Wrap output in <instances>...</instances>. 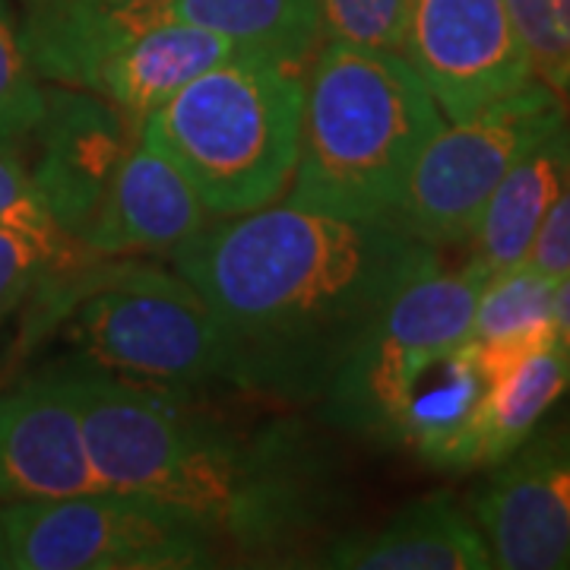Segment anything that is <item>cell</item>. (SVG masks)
Wrapping results in <instances>:
<instances>
[{
    "label": "cell",
    "instance_id": "cell-27",
    "mask_svg": "<svg viewBox=\"0 0 570 570\" xmlns=\"http://www.w3.org/2000/svg\"><path fill=\"white\" fill-rule=\"evenodd\" d=\"M527 264L542 269L551 279H561L570 273V184L549 209L546 223L532 242Z\"/></svg>",
    "mask_w": 570,
    "mask_h": 570
},
{
    "label": "cell",
    "instance_id": "cell-25",
    "mask_svg": "<svg viewBox=\"0 0 570 570\" xmlns=\"http://www.w3.org/2000/svg\"><path fill=\"white\" fill-rule=\"evenodd\" d=\"M409 0H321L324 41L403 51Z\"/></svg>",
    "mask_w": 570,
    "mask_h": 570
},
{
    "label": "cell",
    "instance_id": "cell-4",
    "mask_svg": "<svg viewBox=\"0 0 570 570\" xmlns=\"http://www.w3.org/2000/svg\"><path fill=\"white\" fill-rule=\"evenodd\" d=\"M305 73L232 55L206 67L140 124L213 216H242L283 200L302 149Z\"/></svg>",
    "mask_w": 570,
    "mask_h": 570
},
{
    "label": "cell",
    "instance_id": "cell-10",
    "mask_svg": "<svg viewBox=\"0 0 570 570\" xmlns=\"http://www.w3.org/2000/svg\"><path fill=\"white\" fill-rule=\"evenodd\" d=\"M494 568H570V422L535 428L472 498Z\"/></svg>",
    "mask_w": 570,
    "mask_h": 570
},
{
    "label": "cell",
    "instance_id": "cell-30",
    "mask_svg": "<svg viewBox=\"0 0 570 570\" xmlns=\"http://www.w3.org/2000/svg\"><path fill=\"white\" fill-rule=\"evenodd\" d=\"M29 3H41V0H29Z\"/></svg>",
    "mask_w": 570,
    "mask_h": 570
},
{
    "label": "cell",
    "instance_id": "cell-19",
    "mask_svg": "<svg viewBox=\"0 0 570 570\" xmlns=\"http://www.w3.org/2000/svg\"><path fill=\"white\" fill-rule=\"evenodd\" d=\"M554 283L558 279L532 264H517L485 279L469 333V346L485 381L501 377L535 352L558 346L551 317Z\"/></svg>",
    "mask_w": 570,
    "mask_h": 570
},
{
    "label": "cell",
    "instance_id": "cell-18",
    "mask_svg": "<svg viewBox=\"0 0 570 570\" xmlns=\"http://www.w3.org/2000/svg\"><path fill=\"white\" fill-rule=\"evenodd\" d=\"M232 55L235 48L223 36L190 22L165 20L124 48L105 70L96 96L118 105L140 127L142 118L168 102L184 82Z\"/></svg>",
    "mask_w": 570,
    "mask_h": 570
},
{
    "label": "cell",
    "instance_id": "cell-5",
    "mask_svg": "<svg viewBox=\"0 0 570 570\" xmlns=\"http://www.w3.org/2000/svg\"><path fill=\"white\" fill-rule=\"evenodd\" d=\"M67 326L86 365L124 381L190 390L232 381L216 314L178 273L127 257L51 269L32 288L29 336Z\"/></svg>",
    "mask_w": 570,
    "mask_h": 570
},
{
    "label": "cell",
    "instance_id": "cell-3",
    "mask_svg": "<svg viewBox=\"0 0 570 570\" xmlns=\"http://www.w3.org/2000/svg\"><path fill=\"white\" fill-rule=\"evenodd\" d=\"M444 111L403 51L326 39L305 80L302 149L285 204L390 225Z\"/></svg>",
    "mask_w": 570,
    "mask_h": 570
},
{
    "label": "cell",
    "instance_id": "cell-28",
    "mask_svg": "<svg viewBox=\"0 0 570 570\" xmlns=\"http://www.w3.org/2000/svg\"><path fill=\"white\" fill-rule=\"evenodd\" d=\"M551 317H554V343L570 358V273L554 283Z\"/></svg>",
    "mask_w": 570,
    "mask_h": 570
},
{
    "label": "cell",
    "instance_id": "cell-23",
    "mask_svg": "<svg viewBox=\"0 0 570 570\" xmlns=\"http://www.w3.org/2000/svg\"><path fill=\"white\" fill-rule=\"evenodd\" d=\"M0 225L17 228L67 257L96 254L55 223L51 209L41 200L39 187L32 181L29 165L22 163L20 146H0Z\"/></svg>",
    "mask_w": 570,
    "mask_h": 570
},
{
    "label": "cell",
    "instance_id": "cell-15",
    "mask_svg": "<svg viewBox=\"0 0 570 570\" xmlns=\"http://www.w3.org/2000/svg\"><path fill=\"white\" fill-rule=\"evenodd\" d=\"M324 568L346 570H489V542L456 494L412 501L381 530L346 535L326 549Z\"/></svg>",
    "mask_w": 570,
    "mask_h": 570
},
{
    "label": "cell",
    "instance_id": "cell-29",
    "mask_svg": "<svg viewBox=\"0 0 570 570\" xmlns=\"http://www.w3.org/2000/svg\"><path fill=\"white\" fill-rule=\"evenodd\" d=\"M0 568H10V549H7V532H3V520H0Z\"/></svg>",
    "mask_w": 570,
    "mask_h": 570
},
{
    "label": "cell",
    "instance_id": "cell-2",
    "mask_svg": "<svg viewBox=\"0 0 570 570\" xmlns=\"http://www.w3.org/2000/svg\"><path fill=\"white\" fill-rule=\"evenodd\" d=\"M70 384L102 489L190 510L223 546L247 554L285 549L330 510V475L292 425L245 434L184 390L92 365L73 367Z\"/></svg>",
    "mask_w": 570,
    "mask_h": 570
},
{
    "label": "cell",
    "instance_id": "cell-21",
    "mask_svg": "<svg viewBox=\"0 0 570 570\" xmlns=\"http://www.w3.org/2000/svg\"><path fill=\"white\" fill-rule=\"evenodd\" d=\"M570 390V358L558 346L535 352L527 362L489 381L475 469L508 460L530 438L551 406Z\"/></svg>",
    "mask_w": 570,
    "mask_h": 570
},
{
    "label": "cell",
    "instance_id": "cell-12",
    "mask_svg": "<svg viewBox=\"0 0 570 570\" xmlns=\"http://www.w3.org/2000/svg\"><path fill=\"white\" fill-rule=\"evenodd\" d=\"M70 371H48L0 393V501L99 491Z\"/></svg>",
    "mask_w": 570,
    "mask_h": 570
},
{
    "label": "cell",
    "instance_id": "cell-11",
    "mask_svg": "<svg viewBox=\"0 0 570 570\" xmlns=\"http://www.w3.org/2000/svg\"><path fill=\"white\" fill-rule=\"evenodd\" d=\"M32 137L39 142L32 181L55 223L80 242L140 127L102 96L58 86L45 89V115Z\"/></svg>",
    "mask_w": 570,
    "mask_h": 570
},
{
    "label": "cell",
    "instance_id": "cell-6",
    "mask_svg": "<svg viewBox=\"0 0 570 570\" xmlns=\"http://www.w3.org/2000/svg\"><path fill=\"white\" fill-rule=\"evenodd\" d=\"M485 279L489 273L475 261L444 266L438 257L419 269L374 317L317 400L326 422L390 444L412 384L438 358L469 343Z\"/></svg>",
    "mask_w": 570,
    "mask_h": 570
},
{
    "label": "cell",
    "instance_id": "cell-17",
    "mask_svg": "<svg viewBox=\"0 0 570 570\" xmlns=\"http://www.w3.org/2000/svg\"><path fill=\"white\" fill-rule=\"evenodd\" d=\"M570 184V121L539 140L494 187L469 238L472 261L485 273L527 264L532 242L554 200Z\"/></svg>",
    "mask_w": 570,
    "mask_h": 570
},
{
    "label": "cell",
    "instance_id": "cell-16",
    "mask_svg": "<svg viewBox=\"0 0 570 570\" xmlns=\"http://www.w3.org/2000/svg\"><path fill=\"white\" fill-rule=\"evenodd\" d=\"M485 390L489 381L472 355V346L463 343L438 358L412 384L390 444L412 450L434 469H475Z\"/></svg>",
    "mask_w": 570,
    "mask_h": 570
},
{
    "label": "cell",
    "instance_id": "cell-22",
    "mask_svg": "<svg viewBox=\"0 0 570 570\" xmlns=\"http://www.w3.org/2000/svg\"><path fill=\"white\" fill-rule=\"evenodd\" d=\"M532 80L546 82L570 115V0H504Z\"/></svg>",
    "mask_w": 570,
    "mask_h": 570
},
{
    "label": "cell",
    "instance_id": "cell-26",
    "mask_svg": "<svg viewBox=\"0 0 570 570\" xmlns=\"http://www.w3.org/2000/svg\"><path fill=\"white\" fill-rule=\"evenodd\" d=\"M92 257H99V254L67 257V254H58L36 238L22 235L17 228L0 225V324L32 295V288L39 285L45 273L86 264Z\"/></svg>",
    "mask_w": 570,
    "mask_h": 570
},
{
    "label": "cell",
    "instance_id": "cell-20",
    "mask_svg": "<svg viewBox=\"0 0 570 570\" xmlns=\"http://www.w3.org/2000/svg\"><path fill=\"white\" fill-rule=\"evenodd\" d=\"M171 17L223 36L238 55L307 73L324 45L321 0H168Z\"/></svg>",
    "mask_w": 570,
    "mask_h": 570
},
{
    "label": "cell",
    "instance_id": "cell-7",
    "mask_svg": "<svg viewBox=\"0 0 570 570\" xmlns=\"http://www.w3.org/2000/svg\"><path fill=\"white\" fill-rule=\"evenodd\" d=\"M0 520L17 570H197L223 554L200 517L137 491L13 501Z\"/></svg>",
    "mask_w": 570,
    "mask_h": 570
},
{
    "label": "cell",
    "instance_id": "cell-14",
    "mask_svg": "<svg viewBox=\"0 0 570 570\" xmlns=\"http://www.w3.org/2000/svg\"><path fill=\"white\" fill-rule=\"evenodd\" d=\"M165 20H175L168 0H41L20 39L39 80L96 92L124 48Z\"/></svg>",
    "mask_w": 570,
    "mask_h": 570
},
{
    "label": "cell",
    "instance_id": "cell-1",
    "mask_svg": "<svg viewBox=\"0 0 570 570\" xmlns=\"http://www.w3.org/2000/svg\"><path fill=\"white\" fill-rule=\"evenodd\" d=\"M438 247L384 223L269 204L171 254L223 326L235 387L321 400L348 352Z\"/></svg>",
    "mask_w": 570,
    "mask_h": 570
},
{
    "label": "cell",
    "instance_id": "cell-24",
    "mask_svg": "<svg viewBox=\"0 0 570 570\" xmlns=\"http://www.w3.org/2000/svg\"><path fill=\"white\" fill-rule=\"evenodd\" d=\"M45 115V89L26 58L20 29L0 7V146H20Z\"/></svg>",
    "mask_w": 570,
    "mask_h": 570
},
{
    "label": "cell",
    "instance_id": "cell-8",
    "mask_svg": "<svg viewBox=\"0 0 570 570\" xmlns=\"http://www.w3.org/2000/svg\"><path fill=\"white\" fill-rule=\"evenodd\" d=\"M568 121V108L539 80L450 121L419 153L390 225L431 247L466 245L501 178Z\"/></svg>",
    "mask_w": 570,
    "mask_h": 570
},
{
    "label": "cell",
    "instance_id": "cell-13",
    "mask_svg": "<svg viewBox=\"0 0 570 570\" xmlns=\"http://www.w3.org/2000/svg\"><path fill=\"white\" fill-rule=\"evenodd\" d=\"M209 209L181 171L137 140L80 242L99 257L175 254L209 225Z\"/></svg>",
    "mask_w": 570,
    "mask_h": 570
},
{
    "label": "cell",
    "instance_id": "cell-9",
    "mask_svg": "<svg viewBox=\"0 0 570 570\" xmlns=\"http://www.w3.org/2000/svg\"><path fill=\"white\" fill-rule=\"evenodd\" d=\"M403 55L450 121L532 80L504 0H409Z\"/></svg>",
    "mask_w": 570,
    "mask_h": 570
}]
</instances>
